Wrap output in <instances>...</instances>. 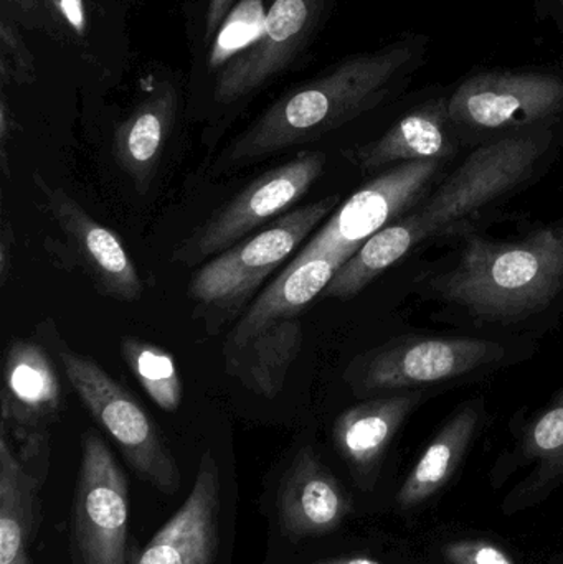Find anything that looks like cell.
Returning <instances> with one entry per match:
<instances>
[{
	"label": "cell",
	"mask_w": 563,
	"mask_h": 564,
	"mask_svg": "<svg viewBox=\"0 0 563 564\" xmlns=\"http://www.w3.org/2000/svg\"><path fill=\"white\" fill-rule=\"evenodd\" d=\"M559 126L483 142L433 194L367 240L339 268L324 295L340 301L354 297L426 240L442 237L521 187L551 151Z\"/></svg>",
	"instance_id": "cell-1"
},
{
	"label": "cell",
	"mask_w": 563,
	"mask_h": 564,
	"mask_svg": "<svg viewBox=\"0 0 563 564\" xmlns=\"http://www.w3.org/2000/svg\"><path fill=\"white\" fill-rule=\"evenodd\" d=\"M429 36L409 35L337 63L329 73L274 101L225 152L243 165L310 144L379 108L409 85L429 55Z\"/></svg>",
	"instance_id": "cell-2"
},
{
	"label": "cell",
	"mask_w": 563,
	"mask_h": 564,
	"mask_svg": "<svg viewBox=\"0 0 563 564\" xmlns=\"http://www.w3.org/2000/svg\"><path fill=\"white\" fill-rule=\"evenodd\" d=\"M430 288L479 321H526L562 299L563 224L519 240L468 238L456 263L436 274Z\"/></svg>",
	"instance_id": "cell-3"
},
{
	"label": "cell",
	"mask_w": 563,
	"mask_h": 564,
	"mask_svg": "<svg viewBox=\"0 0 563 564\" xmlns=\"http://www.w3.org/2000/svg\"><path fill=\"white\" fill-rule=\"evenodd\" d=\"M340 205L339 195L288 212L267 230L217 254L192 278L188 297L204 308L212 324L243 314L260 285L281 267Z\"/></svg>",
	"instance_id": "cell-4"
},
{
	"label": "cell",
	"mask_w": 563,
	"mask_h": 564,
	"mask_svg": "<svg viewBox=\"0 0 563 564\" xmlns=\"http://www.w3.org/2000/svg\"><path fill=\"white\" fill-rule=\"evenodd\" d=\"M459 138L485 142L542 126L563 124V73L486 69L463 79L448 98Z\"/></svg>",
	"instance_id": "cell-5"
},
{
	"label": "cell",
	"mask_w": 563,
	"mask_h": 564,
	"mask_svg": "<svg viewBox=\"0 0 563 564\" xmlns=\"http://www.w3.org/2000/svg\"><path fill=\"white\" fill-rule=\"evenodd\" d=\"M506 354L505 345L485 338H397L356 358L346 380L359 397H383L476 373L501 364Z\"/></svg>",
	"instance_id": "cell-6"
},
{
	"label": "cell",
	"mask_w": 563,
	"mask_h": 564,
	"mask_svg": "<svg viewBox=\"0 0 563 564\" xmlns=\"http://www.w3.org/2000/svg\"><path fill=\"white\" fill-rule=\"evenodd\" d=\"M59 358L73 390L132 470L161 492H177L181 473L174 454L138 400L93 358L72 350L59 351Z\"/></svg>",
	"instance_id": "cell-7"
},
{
	"label": "cell",
	"mask_w": 563,
	"mask_h": 564,
	"mask_svg": "<svg viewBox=\"0 0 563 564\" xmlns=\"http://www.w3.org/2000/svg\"><path fill=\"white\" fill-rule=\"evenodd\" d=\"M324 167L323 152H301L264 172L197 228L174 251L172 260L194 267L240 243L268 221L288 214L323 175Z\"/></svg>",
	"instance_id": "cell-8"
},
{
	"label": "cell",
	"mask_w": 563,
	"mask_h": 564,
	"mask_svg": "<svg viewBox=\"0 0 563 564\" xmlns=\"http://www.w3.org/2000/svg\"><path fill=\"white\" fill-rule=\"evenodd\" d=\"M128 480L96 431L82 440L73 502V545L79 564H128Z\"/></svg>",
	"instance_id": "cell-9"
},
{
	"label": "cell",
	"mask_w": 563,
	"mask_h": 564,
	"mask_svg": "<svg viewBox=\"0 0 563 564\" xmlns=\"http://www.w3.org/2000/svg\"><path fill=\"white\" fill-rule=\"evenodd\" d=\"M445 161L407 162L357 191L329 215L301 251L347 261L367 240L422 200Z\"/></svg>",
	"instance_id": "cell-10"
},
{
	"label": "cell",
	"mask_w": 563,
	"mask_h": 564,
	"mask_svg": "<svg viewBox=\"0 0 563 564\" xmlns=\"http://www.w3.org/2000/svg\"><path fill=\"white\" fill-rule=\"evenodd\" d=\"M326 0H271L253 43L225 65L215 82V101L230 105L290 68L323 19Z\"/></svg>",
	"instance_id": "cell-11"
},
{
	"label": "cell",
	"mask_w": 563,
	"mask_h": 564,
	"mask_svg": "<svg viewBox=\"0 0 563 564\" xmlns=\"http://www.w3.org/2000/svg\"><path fill=\"white\" fill-rule=\"evenodd\" d=\"M35 182L42 188L46 207L65 235L69 250L96 289L116 301H139L144 294V284L121 238L96 221L62 188L50 187L39 175H35Z\"/></svg>",
	"instance_id": "cell-12"
},
{
	"label": "cell",
	"mask_w": 563,
	"mask_h": 564,
	"mask_svg": "<svg viewBox=\"0 0 563 564\" xmlns=\"http://www.w3.org/2000/svg\"><path fill=\"white\" fill-rule=\"evenodd\" d=\"M220 473L205 451L191 496L128 564H214L218 553Z\"/></svg>",
	"instance_id": "cell-13"
},
{
	"label": "cell",
	"mask_w": 563,
	"mask_h": 564,
	"mask_svg": "<svg viewBox=\"0 0 563 564\" xmlns=\"http://www.w3.org/2000/svg\"><path fill=\"white\" fill-rule=\"evenodd\" d=\"M423 400V390L402 391L370 398L339 414L333 427L334 446L362 486L376 482L393 437Z\"/></svg>",
	"instance_id": "cell-14"
},
{
	"label": "cell",
	"mask_w": 563,
	"mask_h": 564,
	"mask_svg": "<svg viewBox=\"0 0 563 564\" xmlns=\"http://www.w3.org/2000/svg\"><path fill=\"white\" fill-rule=\"evenodd\" d=\"M349 512L350 497L343 484L311 447H303L286 470L278 496L284 532L294 539L326 535L339 529Z\"/></svg>",
	"instance_id": "cell-15"
},
{
	"label": "cell",
	"mask_w": 563,
	"mask_h": 564,
	"mask_svg": "<svg viewBox=\"0 0 563 564\" xmlns=\"http://www.w3.org/2000/svg\"><path fill=\"white\" fill-rule=\"evenodd\" d=\"M450 93L432 96L410 109L379 139L354 151L362 171L420 161H446L458 152V131L448 109Z\"/></svg>",
	"instance_id": "cell-16"
},
{
	"label": "cell",
	"mask_w": 563,
	"mask_h": 564,
	"mask_svg": "<svg viewBox=\"0 0 563 564\" xmlns=\"http://www.w3.org/2000/svg\"><path fill=\"white\" fill-rule=\"evenodd\" d=\"M344 263L346 261L334 254L301 251L238 318L225 345L227 357L240 351L268 325L297 317L317 295L324 294Z\"/></svg>",
	"instance_id": "cell-17"
},
{
	"label": "cell",
	"mask_w": 563,
	"mask_h": 564,
	"mask_svg": "<svg viewBox=\"0 0 563 564\" xmlns=\"http://www.w3.org/2000/svg\"><path fill=\"white\" fill-rule=\"evenodd\" d=\"M177 108V89L165 82L116 126L112 135L116 162L134 182L139 194H145L154 182L174 129Z\"/></svg>",
	"instance_id": "cell-18"
},
{
	"label": "cell",
	"mask_w": 563,
	"mask_h": 564,
	"mask_svg": "<svg viewBox=\"0 0 563 564\" xmlns=\"http://www.w3.org/2000/svg\"><path fill=\"white\" fill-rule=\"evenodd\" d=\"M59 403L58 373L46 351L33 341H13L3 365V423L39 427L58 413Z\"/></svg>",
	"instance_id": "cell-19"
},
{
	"label": "cell",
	"mask_w": 563,
	"mask_h": 564,
	"mask_svg": "<svg viewBox=\"0 0 563 564\" xmlns=\"http://www.w3.org/2000/svg\"><path fill=\"white\" fill-rule=\"evenodd\" d=\"M483 416V400L468 401L452 414L400 487L397 494L400 509L423 506L452 480L478 434Z\"/></svg>",
	"instance_id": "cell-20"
},
{
	"label": "cell",
	"mask_w": 563,
	"mask_h": 564,
	"mask_svg": "<svg viewBox=\"0 0 563 564\" xmlns=\"http://www.w3.org/2000/svg\"><path fill=\"white\" fill-rule=\"evenodd\" d=\"M40 477L26 469L2 431L0 440V564L30 562L39 523Z\"/></svg>",
	"instance_id": "cell-21"
},
{
	"label": "cell",
	"mask_w": 563,
	"mask_h": 564,
	"mask_svg": "<svg viewBox=\"0 0 563 564\" xmlns=\"http://www.w3.org/2000/svg\"><path fill=\"white\" fill-rule=\"evenodd\" d=\"M304 328L300 318L274 322L227 357V368L241 383L260 397H277L283 390L288 371L303 348Z\"/></svg>",
	"instance_id": "cell-22"
},
{
	"label": "cell",
	"mask_w": 563,
	"mask_h": 564,
	"mask_svg": "<svg viewBox=\"0 0 563 564\" xmlns=\"http://www.w3.org/2000/svg\"><path fill=\"white\" fill-rule=\"evenodd\" d=\"M518 454L522 464H535V470L516 497L512 510L526 506L535 494L549 492L563 479V388L526 427Z\"/></svg>",
	"instance_id": "cell-23"
},
{
	"label": "cell",
	"mask_w": 563,
	"mask_h": 564,
	"mask_svg": "<svg viewBox=\"0 0 563 564\" xmlns=\"http://www.w3.org/2000/svg\"><path fill=\"white\" fill-rule=\"evenodd\" d=\"M121 355L142 390L161 410L174 413L182 403V380L177 364L165 348L141 338L126 337Z\"/></svg>",
	"instance_id": "cell-24"
},
{
	"label": "cell",
	"mask_w": 563,
	"mask_h": 564,
	"mask_svg": "<svg viewBox=\"0 0 563 564\" xmlns=\"http://www.w3.org/2000/svg\"><path fill=\"white\" fill-rule=\"evenodd\" d=\"M264 15L261 0H245L235 12L228 13L224 29L218 33L212 48L210 66L217 68L230 62L235 53L243 52L257 40L263 29Z\"/></svg>",
	"instance_id": "cell-25"
},
{
	"label": "cell",
	"mask_w": 563,
	"mask_h": 564,
	"mask_svg": "<svg viewBox=\"0 0 563 564\" xmlns=\"http://www.w3.org/2000/svg\"><path fill=\"white\" fill-rule=\"evenodd\" d=\"M450 564H516L501 546L488 540H458L443 549Z\"/></svg>",
	"instance_id": "cell-26"
},
{
	"label": "cell",
	"mask_w": 563,
	"mask_h": 564,
	"mask_svg": "<svg viewBox=\"0 0 563 564\" xmlns=\"http://www.w3.org/2000/svg\"><path fill=\"white\" fill-rule=\"evenodd\" d=\"M0 40H2L3 55L10 53L12 62H15L17 66H19L23 73H26V69L32 68V62H30V56L29 53H26L25 45H23L19 33L15 32V29L10 26L6 20H3L2 25H0Z\"/></svg>",
	"instance_id": "cell-27"
},
{
	"label": "cell",
	"mask_w": 563,
	"mask_h": 564,
	"mask_svg": "<svg viewBox=\"0 0 563 564\" xmlns=\"http://www.w3.org/2000/svg\"><path fill=\"white\" fill-rule=\"evenodd\" d=\"M59 15L63 17L69 29L78 36L85 35L88 20H86L85 2L83 0H52Z\"/></svg>",
	"instance_id": "cell-28"
},
{
	"label": "cell",
	"mask_w": 563,
	"mask_h": 564,
	"mask_svg": "<svg viewBox=\"0 0 563 564\" xmlns=\"http://www.w3.org/2000/svg\"><path fill=\"white\" fill-rule=\"evenodd\" d=\"M13 245H15V235H13L12 224L9 218H2V230H0V284L6 285L9 280L10 264H12Z\"/></svg>",
	"instance_id": "cell-29"
},
{
	"label": "cell",
	"mask_w": 563,
	"mask_h": 564,
	"mask_svg": "<svg viewBox=\"0 0 563 564\" xmlns=\"http://www.w3.org/2000/svg\"><path fill=\"white\" fill-rule=\"evenodd\" d=\"M235 0H208L205 15V40H210L230 13Z\"/></svg>",
	"instance_id": "cell-30"
},
{
	"label": "cell",
	"mask_w": 563,
	"mask_h": 564,
	"mask_svg": "<svg viewBox=\"0 0 563 564\" xmlns=\"http://www.w3.org/2000/svg\"><path fill=\"white\" fill-rule=\"evenodd\" d=\"M539 19L548 20L563 35V0H532Z\"/></svg>",
	"instance_id": "cell-31"
},
{
	"label": "cell",
	"mask_w": 563,
	"mask_h": 564,
	"mask_svg": "<svg viewBox=\"0 0 563 564\" xmlns=\"http://www.w3.org/2000/svg\"><path fill=\"white\" fill-rule=\"evenodd\" d=\"M10 115L9 106H7L6 98L2 99L0 105V154H2V171L6 177H9V161H7V141H9L10 132Z\"/></svg>",
	"instance_id": "cell-32"
},
{
	"label": "cell",
	"mask_w": 563,
	"mask_h": 564,
	"mask_svg": "<svg viewBox=\"0 0 563 564\" xmlns=\"http://www.w3.org/2000/svg\"><path fill=\"white\" fill-rule=\"evenodd\" d=\"M313 564H382L376 562V560L367 558V556H337V558L321 560Z\"/></svg>",
	"instance_id": "cell-33"
},
{
	"label": "cell",
	"mask_w": 563,
	"mask_h": 564,
	"mask_svg": "<svg viewBox=\"0 0 563 564\" xmlns=\"http://www.w3.org/2000/svg\"><path fill=\"white\" fill-rule=\"evenodd\" d=\"M17 6L22 7V9H33L35 7L36 0H12Z\"/></svg>",
	"instance_id": "cell-34"
},
{
	"label": "cell",
	"mask_w": 563,
	"mask_h": 564,
	"mask_svg": "<svg viewBox=\"0 0 563 564\" xmlns=\"http://www.w3.org/2000/svg\"><path fill=\"white\" fill-rule=\"evenodd\" d=\"M25 564H32V563L29 562V563H25Z\"/></svg>",
	"instance_id": "cell-35"
}]
</instances>
